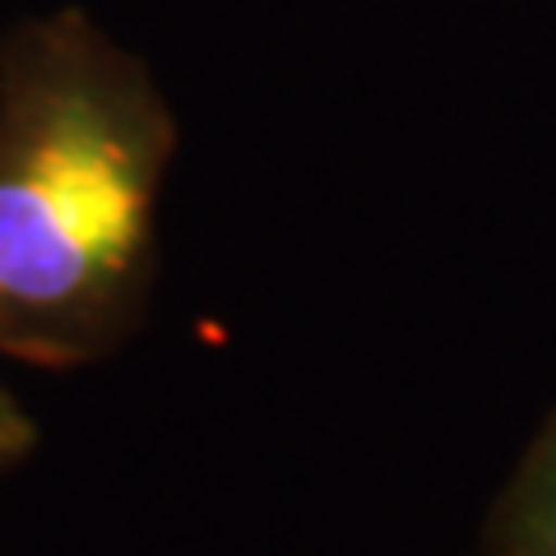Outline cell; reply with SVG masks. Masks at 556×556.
Here are the masks:
<instances>
[{
    "mask_svg": "<svg viewBox=\"0 0 556 556\" xmlns=\"http://www.w3.org/2000/svg\"><path fill=\"white\" fill-rule=\"evenodd\" d=\"M33 450H38V422H33V413L20 399L0 386V478L14 473Z\"/></svg>",
    "mask_w": 556,
    "mask_h": 556,
    "instance_id": "obj_3",
    "label": "cell"
},
{
    "mask_svg": "<svg viewBox=\"0 0 556 556\" xmlns=\"http://www.w3.org/2000/svg\"><path fill=\"white\" fill-rule=\"evenodd\" d=\"M177 149L159 75L89 10L0 33V357L75 371L139 334Z\"/></svg>",
    "mask_w": 556,
    "mask_h": 556,
    "instance_id": "obj_1",
    "label": "cell"
},
{
    "mask_svg": "<svg viewBox=\"0 0 556 556\" xmlns=\"http://www.w3.org/2000/svg\"><path fill=\"white\" fill-rule=\"evenodd\" d=\"M482 556H556V408L501 482L482 519Z\"/></svg>",
    "mask_w": 556,
    "mask_h": 556,
    "instance_id": "obj_2",
    "label": "cell"
}]
</instances>
